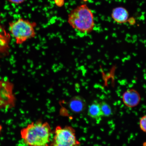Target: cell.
I'll use <instances>...</instances> for the list:
<instances>
[{
	"instance_id": "1",
	"label": "cell",
	"mask_w": 146,
	"mask_h": 146,
	"mask_svg": "<svg viewBox=\"0 0 146 146\" xmlns=\"http://www.w3.org/2000/svg\"><path fill=\"white\" fill-rule=\"evenodd\" d=\"M20 133L22 139L28 146H50L52 133L48 122L39 120L28 124Z\"/></svg>"
},
{
	"instance_id": "2",
	"label": "cell",
	"mask_w": 146,
	"mask_h": 146,
	"mask_svg": "<svg viewBox=\"0 0 146 146\" xmlns=\"http://www.w3.org/2000/svg\"><path fill=\"white\" fill-rule=\"evenodd\" d=\"M67 22L74 30L83 34L92 32L95 26L94 13L85 4L78 5L71 11Z\"/></svg>"
},
{
	"instance_id": "3",
	"label": "cell",
	"mask_w": 146,
	"mask_h": 146,
	"mask_svg": "<svg viewBox=\"0 0 146 146\" xmlns=\"http://www.w3.org/2000/svg\"><path fill=\"white\" fill-rule=\"evenodd\" d=\"M36 25L35 23L28 20L19 18L9 23V31L16 44L21 45L35 37Z\"/></svg>"
},
{
	"instance_id": "4",
	"label": "cell",
	"mask_w": 146,
	"mask_h": 146,
	"mask_svg": "<svg viewBox=\"0 0 146 146\" xmlns=\"http://www.w3.org/2000/svg\"><path fill=\"white\" fill-rule=\"evenodd\" d=\"M80 142L76 137V131L73 127L58 126L54 132V136L50 146H77Z\"/></svg>"
},
{
	"instance_id": "5",
	"label": "cell",
	"mask_w": 146,
	"mask_h": 146,
	"mask_svg": "<svg viewBox=\"0 0 146 146\" xmlns=\"http://www.w3.org/2000/svg\"><path fill=\"white\" fill-rule=\"evenodd\" d=\"M14 89V83L9 78L0 79V110H8L15 107L17 100Z\"/></svg>"
},
{
	"instance_id": "6",
	"label": "cell",
	"mask_w": 146,
	"mask_h": 146,
	"mask_svg": "<svg viewBox=\"0 0 146 146\" xmlns=\"http://www.w3.org/2000/svg\"><path fill=\"white\" fill-rule=\"evenodd\" d=\"M11 35L0 25V58L8 56L10 52Z\"/></svg>"
},
{
	"instance_id": "7",
	"label": "cell",
	"mask_w": 146,
	"mask_h": 146,
	"mask_svg": "<svg viewBox=\"0 0 146 146\" xmlns=\"http://www.w3.org/2000/svg\"><path fill=\"white\" fill-rule=\"evenodd\" d=\"M123 103L127 106L134 107L139 103L140 97L138 92L134 89H130L126 91L123 94Z\"/></svg>"
},
{
	"instance_id": "8",
	"label": "cell",
	"mask_w": 146,
	"mask_h": 146,
	"mask_svg": "<svg viewBox=\"0 0 146 146\" xmlns=\"http://www.w3.org/2000/svg\"><path fill=\"white\" fill-rule=\"evenodd\" d=\"M129 14L127 9L123 7H118L113 9L111 17L115 22L123 24L129 20Z\"/></svg>"
},
{
	"instance_id": "9",
	"label": "cell",
	"mask_w": 146,
	"mask_h": 146,
	"mask_svg": "<svg viewBox=\"0 0 146 146\" xmlns=\"http://www.w3.org/2000/svg\"><path fill=\"white\" fill-rule=\"evenodd\" d=\"M86 103L83 98L76 96L72 98L69 103V107L72 112L75 113H81L84 110Z\"/></svg>"
},
{
	"instance_id": "10",
	"label": "cell",
	"mask_w": 146,
	"mask_h": 146,
	"mask_svg": "<svg viewBox=\"0 0 146 146\" xmlns=\"http://www.w3.org/2000/svg\"><path fill=\"white\" fill-rule=\"evenodd\" d=\"M88 114L98 122H99L103 117L100 103L94 102L91 104L88 107Z\"/></svg>"
},
{
	"instance_id": "11",
	"label": "cell",
	"mask_w": 146,
	"mask_h": 146,
	"mask_svg": "<svg viewBox=\"0 0 146 146\" xmlns=\"http://www.w3.org/2000/svg\"><path fill=\"white\" fill-rule=\"evenodd\" d=\"M102 116L108 117L112 114V110L110 106L106 102H102L100 103Z\"/></svg>"
},
{
	"instance_id": "12",
	"label": "cell",
	"mask_w": 146,
	"mask_h": 146,
	"mask_svg": "<svg viewBox=\"0 0 146 146\" xmlns=\"http://www.w3.org/2000/svg\"><path fill=\"white\" fill-rule=\"evenodd\" d=\"M139 125L141 130L146 133V115L143 116L140 119Z\"/></svg>"
},
{
	"instance_id": "13",
	"label": "cell",
	"mask_w": 146,
	"mask_h": 146,
	"mask_svg": "<svg viewBox=\"0 0 146 146\" xmlns=\"http://www.w3.org/2000/svg\"><path fill=\"white\" fill-rule=\"evenodd\" d=\"M8 2L15 5H20L23 4L26 0H6Z\"/></svg>"
},
{
	"instance_id": "14",
	"label": "cell",
	"mask_w": 146,
	"mask_h": 146,
	"mask_svg": "<svg viewBox=\"0 0 146 146\" xmlns=\"http://www.w3.org/2000/svg\"><path fill=\"white\" fill-rule=\"evenodd\" d=\"M55 4L58 7L63 6L65 3V0H54Z\"/></svg>"
}]
</instances>
